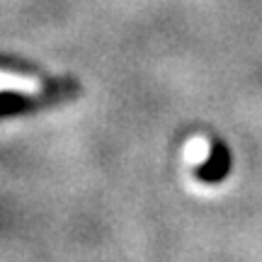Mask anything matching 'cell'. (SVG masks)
<instances>
[{
  "mask_svg": "<svg viewBox=\"0 0 262 262\" xmlns=\"http://www.w3.org/2000/svg\"><path fill=\"white\" fill-rule=\"evenodd\" d=\"M78 93V85L75 83H56L41 90L37 95H22V93H15V90H5L0 93V119H12V117H22V114H32V112H39L44 110L49 104L54 102H61V100H68Z\"/></svg>",
  "mask_w": 262,
  "mask_h": 262,
  "instance_id": "obj_1",
  "label": "cell"
},
{
  "mask_svg": "<svg viewBox=\"0 0 262 262\" xmlns=\"http://www.w3.org/2000/svg\"><path fill=\"white\" fill-rule=\"evenodd\" d=\"M228 170H231V153L226 148V143L216 141L211 146L209 158L196 168V178L202 180L204 185H216V182H221L228 175Z\"/></svg>",
  "mask_w": 262,
  "mask_h": 262,
  "instance_id": "obj_2",
  "label": "cell"
}]
</instances>
